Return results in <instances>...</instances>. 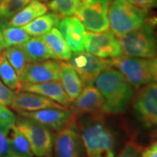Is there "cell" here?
<instances>
[{
	"mask_svg": "<svg viewBox=\"0 0 157 157\" xmlns=\"http://www.w3.org/2000/svg\"><path fill=\"white\" fill-rule=\"evenodd\" d=\"M31 0H2L0 3V22L7 23Z\"/></svg>",
	"mask_w": 157,
	"mask_h": 157,
	"instance_id": "83f0119b",
	"label": "cell"
},
{
	"mask_svg": "<svg viewBox=\"0 0 157 157\" xmlns=\"http://www.w3.org/2000/svg\"><path fill=\"white\" fill-rule=\"evenodd\" d=\"M73 102L72 107L76 117L105 113V102L103 96L93 85L85 86Z\"/></svg>",
	"mask_w": 157,
	"mask_h": 157,
	"instance_id": "9a60e30c",
	"label": "cell"
},
{
	"mask_svg": "<svg viewBox=\"0 0 157 157\" xmlns=\"http://www.w3.org/2000/svg\"><path fill=\"white\" fill-rule=\"evenodd\" d=\"M59 81L72 102L75 101L82 93L84 86L79 76L69 62L60 61Z\"/></svg>",
	"mask_w": 157,
	"mask_h": 157,
	"instance_id": "ac0fdd59",
	"label": "cell"
},
{
	"mask_svg": "<svg viewBox=\"0 0 157 157\" xmlns=\"http://www.w3.org/2000/svg\"><path fill=\"white\" fill-rule=\"evenodd\" d=\"M108 17L112 32L119 37L148 23V12L137 7L127 0H112Z\"/></svg>",
	"mask_w": 157,
	"mask_h": 157,
	"instance_id": "3957f363",
	"label": "cell"
},
{
	"mask_svg": "<svg viewBox=\"0 0 157 157\" xmlns=\"http://www.w3.org/2000/svg\"><path fill=\"white\" fill-rule=\"evenodd\" d=\"M141 157H157V141L153 143L142 153Z\"/></svg>",
	"mask_w": 157,
	"mask_h": 157,
	"instance_id": "836d02e7",
	"label": "cell"
},
{
	"mask_svg": "<svg viewBox=\"0 0 157 157\" xmlns=\"http://www.w3.org/2000/svg\"><path fill=\"white\" fill-rule=\"evenodd\" d=\"M129 3L139 8L150 10L157 8V0H127Z\"/></svg>",
	"mask_w": 157,
	"mask_h": 157,
	"instance_id": "d6a6232c",
	"label": "cell"
},
{
	"mask_svg": "<svg viewBox=\"0 0 157 157\" xmlns=\"http://www.w3.org/2000/svg\"><path fill=\"white\" fill-rule=\"evenodd\" d=\"M10 131L0 129V157H8Z\"/></svg>",
	"mask_w": 157,
	"mask_h": 157,
	"instance_id": "1f68e13d",
	"label": "cell"
},
{
	"mask_svg": "<svg viewBox=\"0 0 157 157\" xmlns=\"http://www.w3.org/2000/svg\"><path fill=\"white\" fill-rule=\"evenodd\" d=\"M19 90L39 94L67 109L72 107V101L66 93L59 81H52L34 84H22Z\"/></svg>",
	"mask_w": 157,
	"mask_h": 157,
	"instance_id": "e0dca14e",
	"label": "cell"
},
{
	"mask_svg": "<svg viewBox=\"0 0 157 157\" xmlns=\"http://www.w3.org/2000/svg\"><path fill=\"white\" fill-rule=\"evenodd\" d=\"M58 15L54 13H48L41 15L28 24L21 26L29 36H41L58 26L60 21Z\"/></svg>",
	"mask_w": 157,
	"mask_h": 157,
	"instance_id": "603a6c76",
	"label": "cell"
},
{
	"mask_svg": "<svg viewBox=\"0 0 157 157\" xmlns=\"http://www.w3.org/2000/svg\"><path fill=\"white\" fill-rule=\"evenodd\" d=\"M84 146L76 118L54 137L55 157H84Z\"/></svg>",
	"mask_w": 157,
	"mask_h": 157,
	"instance_id": "30bf717a",
	"label": "cell"
},
{
	"mask_svg": "<svg viewBox=\"0 0 157 157\" xmlns=\"http://www.w3.org/2000/svg\"><path fill=\"white\" fill-rule=\"evenodd\" d=\"M15 126L26 137L34 156L52 157L55 136L51 129L21 115L17 117Z\"/></svg>",
	"mask_w": 157,
	"mask_h": 157,
	"instance_id": "5b68a950",
	"label": "cell"
},
{
	"mask_svg": "<svg viewBox=\"0 0 157 157\" xmlns=\"http://www.w3.org/2000/svg\"><path fill=\"white\" fill-rule=\"evenodd\" d=\"M151 66L154 82H156L157 83V56L151 59Z\"/></svg>",
	"mask_w": 157,
	"mask_h": 157,
	"instance_id": "e575fe53",
	"label": "cell"
},
{
	"mask_svg": "<svg viewBox=\"0 0 157 157\" xmlns=\"http://www.w3.org/2000/svg\"><path fill=\"white\" fill-rule=\"evenodd\" d=\"M2 0H0V3H1V2H2Z\"/></svg>",
	"mask_w": 157,
	"mask_h": 157,
	"instance_id": "8d00e7d4",
	"label": "cell"
},
{
	"mask_svg": "<svg viewBox=\"0 0 157 157\" xmlns=\"http://www.w3.org/2000/svg\"><path fill=\"white\" fill-rule=\"evenodd\" d=\"M30 144L23 133L16 126L10 133V148L8 157H33Z\"/></svg>",
	"mask_w": 157,
	"mask_h": 157,
	"instance_id": "cb8c5ba5",
	"label": "cell"
},
{
	"mask_svg": "<svg viewBox=\"0 0 157 157\" xmlns=\"http://www.w3.org/2000/svg\"><path fill=\"white\" fill-rule=\"evenodd\" d=\"M84 47L88 53L101 58L113 59L123 56L119 38L109 30L85 32Z\"/></svg>",
	"mask_w": 157,
	"mask_h": 157,
	"instance_id": "9c48e42d",
	"label": "cell"
},
{
	"mask_svg": "<svg viewBox=\"0 0 157 157\" xmlns=\"http://www.w3.org/2000/svg\"><path fill=\"white\" fill-rule=\"evenodd\" d=\"M39 1H40V2H46L48 1V0H39Z\"/></svg>",
	"mask_w": 157,
	"mask_h": 157,
	"instance_id": "d590c367",
	"label": "cell"
},
{
	"mask_svg": "<svg viewBox=\"0 0 157 157\" xmlns=\"http://www.w3.org/2000/svg\"><path fill=\"white\" fill-rule=\"evenodd\" d=\"M81 0H48L46 5L48 10L60 17H70L75 15Z\"/></svg>",
	"mask_w": 157,
	"mask_h": 157,
	"instance_id": "484cf974",
	"label": "cell"
},
{
	"mask_svg": "<svg viewBox=\"0 0 157 157\" xmlns=\"http://www.w3.org/2000/svg\"><path fill=\"white\" fill-rule=\"evenodd\" d=\"M18 113L56 132L64 128L76 118L73 109H44L31 112Z\"/></svg>",
	"mask_w": 157,
	"mask_h": 157,
	"instance_id": "4fadbf2b",
	"label": "cell"
},
{
	"mask_svg": "<svg viewBox=\"0 0 157 157\" xmlns=\"http://www.w3.org/2000/svg\"><path fill=\"white\" fill-rule=\"evenodd\" d=\"M17 116L7 106H0V129L10 131L15 126Z\"/></svg>",
	"mask_w": 157,
	"mask_h": 157,
	"instance_id": "f1b7e54d",
	"label": "cell"
},
{
	"mask_svg": "<svg viewBox=\"0 0 157 157\" xmlns=\"http://www.w3.org/2000/svg\"><path fill=\"white\" fill-rule=\"evenodd\" d=\"M44 42L56 56L57 60H69L72 56L71 50L58 29L53 28L41 36Z\"/></svg>",
	"mask_w": 157,
	"mask_h": 157,
	"instance_id": "44dd1931",
	"label": "cell"
},
{
	"mask_svg": "<svg viewBox=\"0 0 157 157\" xmlns=\"http://www.w3.org/2000/svg\"><path fill=\"white\" fill-rule=\"evenodd\" d=\"M140 154L141 147L135 141H129L124 145L117 157H140Z\"/></svg>",
	"mask_w": 157,
	"mask_h": 157,
	"instance_id": "4dcf8cb0",
	"label": "cell"
},
{
	"mask_svg": "<svg viewBox=\"0 0 157 157\" xmlns=\"http://www.w3.org/2000/svg\"><path fill=\"white\" fill-rule=\"evenodd\" d=\"M132 108L141 126L157 135V83L151 82L139 88L133 98Z\"/></svg>",
	"mask_w": 157,
	"mask_h": 157,
	"instance_id": "8992f818",
	"label": "cell"
},
{
	"mask_svg": "<svg viewBox=\"0 0 157 157\" xmlns=\"http://www.w3.org/2000/svg\"><path fill=\"white\" fill-rule=\"evenodd\" d=\"M16 92L11 90L0 79V106L11 105L14 100Z\"/></svg>",
	"mask_w": 157,
	"mask_h": 157,
	"instance_id": "f546056e",
	"label": "cell"
},
{
	"mask_svg": "<svg viewBox=\"0 0 157 157\" xmlns=\"http://www.w3.org/2000/svg\"><path fill=\"white\" fill-rule=\"evenodd\" d=\"M69 60L84 86L93 85L96 77L105 68L112 66L111 59L98 58L84 52L72 55Z\"/></svg>",
	"mask_w": 157,
	"mask_h": 157,
	"instance_id": "8fae6325",
	"label": "cell"
},
{
	"mask_svg": "<svg viewBox=\"0 0 157 157\" xmlns=\"http://www.w3.org/2000/svg\"><path fill=\"white\" fill-rule=\"evenodd\" d=\"M112 0H81L75 13L84 28L91 32L109 30L108 13Z\"/></svg>",
	"mask_w": 157,
	"mask_h": 157,
	"instance_id": "ba28073f",
	"label": "cell"
},
{
	"mask_svg": "<svg viewBox=\"0 0 157 157\" xmlns=\"http://www.w3.org/2000/svg\"><path fill=\"white\" fill-rule=\"evenodd\" d=\"M124 56L153 58L157 56V35L148 23L119 37Z\"/></svg>",
	"mask_w": 157,
	"mask_h": 157,
	"instance_id": "277c9868",
	"label": "cell"
},
{
	"mask_svg": "<svg viewBox=\"0 0 157 157\" xmlns=\"http://www.w3.org/2000/svg\"><path fill=\"white\" fill-rule=\"evenodd\" d=\"M48 11V8L46 4L39 0H31L24 8L15 15L7 23L12 26H23L36 17L46 14Z\"/></svg>",
	"mask_w": 157,
	"mask_h": 157,
	"instance_id": "ffe728a7",
	"label": "cell"
},
{
	"mask_svg": "<svg viewBox=\"0 0 157 157\" xmlns=\"http://www.w3.org/2000/svg\"><path fill=\"white\" fill-rule=\"evenodd\" d=\"M78 127L86 157H115V136L103 113L87 115Z\"/></svg>",
	"mask_w": 157,
	"mask_h": 157,
	"instance_id": "7a4b0ae2",
	"label": "cell"
},
{
	"mask_svg": "<svg viewBox=\"0 0 157 157\" xmlns=\"http://www.w3.org/2000/svg\"><path fill=\"white\" fill-rule=\"evenodd\" d=\"M10 107L17 113L31 112L44 109H67L44 96L23 90L16 92Z\"/></svg>",
	"mask_w": 157,
	"mask_h": 157,
	"instance_id": "5bb4252c",
	"label": "cell"
},
{
	"mask_svg": "<svg viewBox=\"0 0 157 157\" xmlns=\"http://www.w3.org/2000/svg\"><path fill=\"white\" fill-rule=\"evenodd\" d=\"M93 84L103 96L105 113H123L134 96L132 86L119 71L112 66L103 70L96 77Z\"/></svg>",
	"mask_w": 157,
	"mask_h": 157,
	"instance_id": "6da1fadb",
	"label": "cell"
},
{
	"mask_svg": "<svg viewBox=\"0 0 157 157\" xmlns=\"http://www.w3.org/2000/svg\"><path fill=\"white\" fill-rule=\"evenodd\" d=\"M30 38L21 27L12 26L7 23L0 22V52L10 47L23 44Z\"/></svg>",
	"mask_w": 157,
	"mask_h": 157,
	"instance_id": "7402d4cb",
	"label": "cell"
},
{
	"mask_svg": "<svg viewBox=\"0 0 157 157\" xmlns=\"http://www.w3.org/2000/svg\"><path fill=\"white\" fill-rule=\"evenodd\" d=\"M60 61L50 60L39 63H29L19 76L22 84H41L59 81V69Z\"/></svg>",
	"mask_w": 157,
	"mask_h": 157,
	"instance_id": "7c38bea8",
	"label": "cell"
},
{
	"mask_svg": "<svg viewBox=\"0 0 157 157\" xmlns=\"http://www.w3.org/2000/svg\"><path fill=\"white\" fill-rule=\"evenodd\" d=\"M20 47L24 52L28 63H39L50 59L57 60L41 36L30 38L25 42L20 44Z\"/></svg>",
	"mask_w": 157,
	"mask_h": 157,
	"instance_id": "d6986e66",
	"label": "cell"
},
{
	"mask_svg": "<svg viewBox=\"0 0 157 157\" xmlns=\"http://www.w3.org/2000/svg\"><path fill=\"white\" fill-rule=\"evenodd\" d=\"M111 60L112 67L119 71L133 87L139 89L154 82L151 60L123 56Z\"/></svg>",
	"mask_w": 157,
	"mask_h": 157,
	"instance_id": "52a82bcc",
	"label": "cell"
},
{
	"mask_svg": "<svg viewBox=\"0 0 157 157\" xmlns=\"http://www.w3.org/2000/svg\"><path fill=\"white\" fill-rule=\"evenodd\" d=\"M0 79L13 90H19L21 86L18 75L6 58L3 52H0Z\"/></svg>",
	"mask_w": 157,
	"mask_h": 157,
	"instance_id": "d4e9b609",
	"label": "cell"
},
{
	"mask_svg": "<svg viewBox=\"0 0 157 157\" xmlns=\"http://www.w3.org/2000/svg\"><path fill=\"white\" fill-rule=\"evenodd\" d=\"M58 27L74 53L84 52L85 28L79 19L73 16L63 17L60 19Z\"/></svg>",
	"mask_w": 157,
	"mask_h": 157,
	"instance_id": "2e32d148",
	"label": "cell"
},
{
	"mask_svg": "<svg viewBox=\"0 0 157 157\" xmlns=\"http://www.w3.org/2000/svg\"><path fill=\"white\" fill-rule=\"evenodd\" d=\"M2 52H3L6 58L7 59L8 62L13 66L19 76L23 71L25 69L27 64L29 63L24 52L21 48L20 45L10 47Z\"/></svg>",
	"mask_w": 157,
	"mask_h": 157,
	"instance_id": "4316f807",
	"label": "cell"
}]
</instances>
